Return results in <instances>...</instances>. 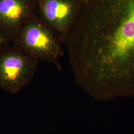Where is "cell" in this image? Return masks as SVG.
Instances as JSON below:
<instances>
[{
  "label": "cell",
  "mask_w": 134,
  "mask_h": 134,
  "mask_svg": "<svg viewBox=\"0 0 134 134\" xmlns=\"http://www.w3.org/2000/svg\"><path fill=\"white\" fill-rule=\"evenodd\" d=\"M39 62L14 45L4 48L0 51V88L19 93L32 81Z\"/></svg>",
  "instance_id": "3957f363"
},
{
  "label": "cell",
  "mask_w": 134,
  "mask_h": 134,
  "mask_svg": "<svg viewBox=\"0 0 134 134\" xmlns=\"http://www.w3.org/2000/svg\"><path fill=\"white\" fill-rule=\"evenodd\" d=\"M10 42V40L8 36L0 29V51L7 47Z\"/></svg>",
  "instance_id": "8992f818"
},
{
  "label": "cell",
  "mask_w": 134,
  "mask_h": 134,
  "mask_svg": "<svg viewBox=\"0 0 134 134\" xmlns=\"http://www.w3.org/2000/svg\"><path fill=\"white\" fill-rule=\"evenodd\" d=\"M12 42L39 61L52 64L58 70H62L59 60L64 55L63 44L37 13L24 24Z\"/></svg>",
  "instance_id": "7a4b0ae2"
},
{
  "label": "cell",
  "mask_w": 134,
  "mask_h": 134,
  "mask_svg": "<svg viewBox=\"0 0 134 134\" xmlns=\"http://www.w3.org/2000/svg\"><path fill=\"white\" fill-rule=\"evenodd\" d=\"M36 13L65 44L83 5L82 0H35Z\"/></svg>",
  "instance_id": "277c9868"
},
{
  "label": "cell",
  "mask_w": 134,
  "mask_h": 134,
  "mask_svg": "<svg viewBox=\"0 0 134 134\" xmlns=\"http://www.w3.org/2000/svg\"><path fill=\"white\" fill-rule=\"evenodd\" d=\"M36 13L35 0H0V29L10 41Z\"/></svg>",
  "instance_id": "5b68a950"
},
{
  "label": "cell",
  "mask_w": 134,
  "mask_h": 134,
  "mask_svg": "<svg viewBox=\"0 0 134 134\" xmlns=\"http://www.w3.org/2000/svg\"><path fill=\"white\" fill-rule=\"evenodd\" d=\"M65 44L75 80L93 98L134 96V0H87Z\"/></svg>",
  "instance_id": "6da1fadb"
},
{
  "label": "cell",
  "mask_w": 134,
  "mask_h": 134,
  "mask_svg": "<svg viewBox=\"0 0 134 134\" xmlns=\"http://www.w3.org/2000/svg\"><path fill=\"white\" fill-rule=\"evenodd\" d=\"M82 1H83V3H85V2H86V1H87V0H82Z\"/></svg>",
  "instance_id": "52a82bcc"
}]
</instances>
